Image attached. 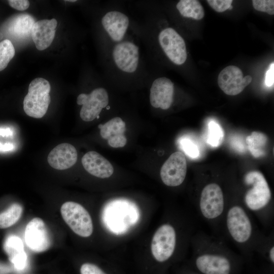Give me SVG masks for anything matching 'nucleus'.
<instances>
[{"mask_svg":"<svg viewBox=\"0 0 274 274\" xmlns=\"http://www.w3.org/2000/svg\"><path fill=\"white\" fill-rule=\"evenodd\" d=\"M57 25L55 18L43 19L35 23L31 36L38 50H44L50 46L55 37Z\"/></svg>","mask_w":274,"mask_h":274,"instance_id":"a211bd4d","label":"nucleus"},{"mask_svg":"<svg viewBox=\"0 0 274 274\" xmlns=\"http://www.w3.org/2000/svg\"><path fill=\"white\" fill-rule=\"evenodd\" d=\"M14 147L12 144H4L0 146V151H8L12 150L14 149Z\"/></svg>","mask_w":274,"mask_h":274,"instance_id":"f704fd0d","label":"nucleus"},{"mask_svg":"<svg viewBox=\"0 0 274 274\" xmlns=\"http://www.w3.org/2000/svg\"><path fill=\"white\" fill-rule=\"evenodd\" d=\"M232 0H208L209 6L215 11L223 12L229 9L231 6Z\"/></svg>","mask_w":274,"mask_h":274,"instance_id":"c85d7f7f","label":"nucleus"},{"mask_svg":"<svg viewBox=\"0 0 274 274\" xmlns=\"http://www.w3.org/2000/svg\"><path fill=\"white\" fill-rule=\"evenodd\" d=\"M200 214L209 221L219 219L225 211L223 192L220 186L215 183L206 185L202 189L199 202Z\"/></svg>","mask_w":274,"mask_h":274,"instance_id":"1a4fd4ad","label":"nucleus"},{"mask_svg":"<svg viewBox=\"0 0 274 274\" xmlns=\"http://www.w3.org/2000/svg\"><path fill=\"white\" fill-rule=\"evenodd\" d=\"M274 64L271 63L267 70L265 80V83L266 86L271 87L273 85L274 81Z\"/></svg>","mask_w":274,"mask_h":274,"instance_id":"2f4dec72","label":"nucleus"},{"mask_svg":"<svg viewBox=\"0 0 274 274\" xmlns=\"http://www.w3.org/2000/svg\"><path fill=\"white\" fill-rule=\"evenodd\" d=\"M122 4L121 1L108 2L99 14L98 27L101 54L116 44L136 37L135 20L123 9Z\"/></svg>","mask_w":274,"mask_h":274,"instance_id":"f03ea898","label":"nucleus"},{"mask_svg":"<svg viewBox=\"0 0 274 274\" xmlns=\"http://www.w3.org/2000/svg\"><path fill=\"white\" fill-rule=\"evenodd\" d=\"M252 80L250 75L243 76L242 70L237 66L229 65L219 73L218 84L226 94L236 95L241 93Z\"/></svg>","mask_w":274,"mask_h":274,"instance_id":"ddd939ff","label":"nucleus"},{"mask_svg":"<svg viewBox=\"0 0 274 274\" xmlns=\"http://www.w3.org/2000/svg\"><path fill=\"white\" fill-rule=\"evenodd\" d=\"M62 217L77 235L87 237L93 232V223L88 211L80 204L67 201L61 207Z\"/></svg>","mask_w":274,"mask_h":274,"instance_id":"6e6552de","label":"nucleus"},{"mask_svg":"<svg viewBox=\"0 0 274 274\" xmlns=\"http://www.w3.org/2000/svg\"><path fill=\"white\" fill-rule=\"evenodd\" d=\"M76 149L71 144L62 143L58 145L49 153L47 161L53 168L64 170L71 167L77 160Z\"/></svg>","mask_w":274,"mask_h":274,"instance_id":"f3484780","label":"nucleus"},{"mask_svg":"<svg viewBox=\"0 0 274 274\" xmlns=\"http://www.w3.org/2000/svg\"><path fill=\"white\" fill-rule=\"evenodd\" d=\"M81 274H106L95 264L86 263L83 264L80 268Z\"/></svg>","mask_w":274,"mask_h":274,"instance_id":"c756f323","label":"nucleus"},{"mask_svg":"<svg viewBox=\"0 0 274 274\" xmlns=\"http://www.w3.org/2000/svg\"><path fill=\"white\" fill-rule=\"evenodd\" d=\"M15 52L14 47L10 40L5 39L0 42V71L6 68L14 57Z\"/></svg>","mask_w":274,"mask_h":274,"instance_id":"a878e982","label":"nucleus"},{"mask_svg":"<svg viewBox=\"0 0 274 274\" xmlns=\"http://www.w3.org/2000/svg\"><path fill=\"white\" fill-rule=\"evenodd\" d=\"M231 145L236 151L243 152L245 150V146L244 143L242 140L239 138L234 137L231 140Z\"/></svg>","mask_w":274,"mask_h":274,"instance_id":"473e14b6","label":"nucleus"},{"mask_svg":"<svg viewBox=\"0 0 274 274\" xmlns=\"http://www.w3.org/2000/svg\"><path fill=\"white\" fill-rule=\"evenodd\" d=\"M187 173V161L180 151L173 153L165 161L160 169V177L166 186L175 187L184 181Z\"/></svg>","mask_w":274,"mask_h":274,"instance_id":"f8f14e48","label":"nucleus"},{"mask_svg":"<svg viewBox=\"0 0 274 274\" xmlns=\"http://www.w3.org/2000/svg\"><path fill=\"white\" fill-rule=\"evenodd\" d=\"M8 3L12 8L19 11L26 10L30 5L27 0H9Z\"/></svg>","mask_w":274,"mask_h":274,"instance_id":"7c9ffc66","label":"nucleus"},{"mask_svg":"<svg viewBox=\"0 0 274 274\" xmlns=\"http://www.w3.org/2000/svg\"><path fill=\"white\" fill-rule=\"evenodd\" d=\"M175 8L183 18L199 20L204 16L203 7L197 0H180L176 4Z\"/></svg>","mask_w":274,"mask_h":274,"instance_id":"4be33fe9","label":"nucleus"},{"mask_svg":"<svg viewBox=\"0 0 274 274\" xmlns=\"http://www.w3.org/2000/svg\"><path fill=\"white\" fill-rule=\"evenodd\" d=\"M98 128L100 135L108 140L111 147L122 148L126 144L127 139L124 134L126 125L121 118L115 117L104 124H99Z\"/></svg>","mask_w":274,"mask_h":274,"instance_id":"dca6fc26","label":"nucleus"},{"mask_svg":"<svg viewBox=\"0 0 274 274\" xmlns=\"http://www.w3.org/2000/svg\"><path fill=\"white\" fill-rule=\"evenodd\" d=\"M105 83L95 87L88 93H81L77 96V104L82 106L80 116L83 121L89 122L98 119L104 109H110V96Z\"/></svg>","mask_w":274,"mask_h":274,"instance_id":"423d86ee","label":"nucleus"},{"mask_svg":"<svg viewBox=\"0 0 274 274\" xmlns=\"http://www.w3.org/2000/svg\"><path fill=\"white\" fill-rule=\"evenodd\" d=\"M149 102L154 109L167 110L172 106L175 94V84L165 77H156L153 74L148 85Z\"/></svg>","mask_w":274,"mask_h":274,"instance_id":"9d476101","label":"nucleus"},{"mask_svg":"<svg viewBox=\"0 0 274 274\" xmlns=\"http://www.w3.org/2000/svg\"><path fill=\"white\" fill-rule=\"evenodd\" d=\"M12 270L10 266L0 263V274H9Z\"/></svg>","mask_w":274,"mask_h":274,"instance_id":"72a5a7b5","label":"nucleus"},{"mask_svg":"<svg viewBox=\"0 0 274 274\" xmlns=\"http://www.w3.org/2000/svg\"><path fill=\"white\" fill-rule=\"evenodd\" d=\"M177 234L175 228L169 224L160 226L155 232L151 242V252L154 258L162 262L173 254L176 245Z\"/></svg>","mask_w":274,"mask_h":274,"instance_id":"9b49d317","label":"nucleus"},{"mask_svg":"<svg viewBox=\"0 0 274 274\" xmlns=\"http://www.w3.org/2000/svg\"><path fill=\"white\" fill-rule=\"evenodd\" d=\"M82 163L87 172L98 178H109L114 172L111 163L95 151L86 153L82 158Z\"/></svg>","mask_w":274,"mask_h":274,"instance_id":"6ab92c4d","label":"nucleus"},{"mask_svg":"<svg viewBox=\"0 0 274 274\" xmlns=\"http://www.w3.org/2000/svg\"><path fill=\"white\" fill-rule=\"evenodd\" d=\"M23 209L21 205L12 204L6 211L0 213V228L5 229L15 224L20 219Z\"/></svg>","mask_w":274,"mask_h":274,"instance_id":"b1692460","label":"nucleus"},{"mask_svg":"<svg viewBox=\"0 0 274 274\" xmlns=\"http://www.w3.org/2000/svg\"><path fill=\"white\" fill-rule=\"evenodd\" d=\"M252 5L257 11L265 12L269 15L274 14V1L273 0H253Z\"/></svg>","mask_w":274,"mask_h":274,"instance_id":"cd10ccee","label":"nucleus"},{"mask_svg":"<svg viewBox=\"0 0 274 274\" xmlns=\"http://www.w3.org/2000/svg\"><path fill=\"white\" fill-rule=\"evenodd\" d=\"M34 18L27 14L15 16L8 23V31L15 38L24 39L31 35Z\"/></svg>","mask_w":274,"mask_h":274,"instance_id":"aec40b11","label":"nucleus"},{"mask_svg":"<svg viewBox=\"0 0 274 274\" xmlns=\"http://www.w3.org/2000/svg\"><path fill=\"white\" fill-rule=\"evenodd\" d=\"M102 56L104 79L110 86L133 88L148 85L153 73L136 37L112 46Z\"/></svg>","mask_w":274,"mask_h":274,"instance_id":"f257e3e1","label":"nucleus"},{"mask_svg":"<svg viewBox=\"0 0 274 274\" xmlns=\"http://www.w3.org/2000/svg\"><path fill=\"white\" fill-rule=\"evenodd\" d=\"M6 249L10 260L18 270H23L27 264V257L24 251L22 240L17 236L10 237L6 243Z\"/></svg>","mask_w":274,"mask_h":274,"instance_id":"412c9836","label":"nucleus"},{"mask_svg":"<svg viewBox=\"0 0 274 274\" xmlns=\"http://www.w3.org/2000/svg\"><path fill=\"white\" fill-rule=\"evenodd\" d=\"M267 141V136L264 133L259 131H253L250 135L246 138L248 149L255 158L265 155Z\"/></svg>","mask_w":274,"mask_h":274,"instance_id":"5701e85b","label":"nucleus"},{"mask_svg":"<svg viewBox=\"0 0 274 274\" xmlns=\"http://www.w3.org/2000/svg\"><path fill=\"white\" fill-rule=\"evenodd\" d=\"M203 252L195 260L196 266L199 271L204 274L230 273L231 266L227 257L213 250Z\"/></svg>","mask_w":274,"mask_h":274,"instance_id":"2eb2a0df","label":"nucleus"},{"mask_svg":"<svg viewBox=\"0 0 274 274\" xmlns=\"http://www.w3.org/2000/svg\"><path fill=\"white\" fill-rule=\"evenodd\" d=\"M140 211L134 203L125 199L115 200L108 203L102 214L105 227L112 233L120 235L126 233L140 218Z\"/></svg>","mask_w":274,"mask_h":274,"instance_id":"7ed1b4c3","label":"nucleus"},{"mask_svg":"<svg viewBox=\"0 0 274 274\" xmlns=\"http://www.w3.org/2000/svg\"><path fill=\"white\" fill-rule=\"evenodd\" d=\"M268 256L270 261L274 262V246L271 245L268 250Z\"/></svg>","mask_w":274,"mask_h":274,"instance_id":"c9c22d12","label":"nucleus"},{"mask_svg":"<svg viewBox=\"0 0 274 274\" xmlns=\"http://www.w3.org/2000/svg\"><path fill=\"white\" fill-rule=\"evenodd\" d=\"M50 90L49 82L44 78H37L30 83L23 100V109L28 116L39 119L46 114L51 101Z\"/></svg>","mask_w":274,"mask_h":274,"instance_id":"39448f33","label":"nucleus"},{"mask_svg":"<svg viewBox=\"0 0 274 274\" xmlns=\"http://www.w3.org/2000/svg\"><path fill=\"white\" fill-rule=\"evenodd\" d=\"M182 149L189 157L196 158L199 155L198 147L192 140L188 138H182L179 141Z\"/></svg>","mask_w":274,"mask_h":274,"instance_id":"bb28decb","label":"nucleus"},{"mask_svg":"<svg viewBox=\"0 0 274 274\" xmlns=\"http://www.w3.org/2000/svg\"><path fill=\"white\" fill-rule=\"evenodd\" d=\"M12 133V131L9 128L2 129L0 130V135H11Z\"/></svg>","mask_w":274,"mask_h":274,"instance_id":"e433bc0d","label":"nucleus"},{"mask_svg":"<svg viewBox=\"0 0 274 274\" xmlns=\"http://www.w3.org/2000/svg\"><path fill=\"white\" fill-rule=\"evenodd\" d=\"M244 181L250 187L244 196L248 210L255 213L263 211L271 198V190L263 175L259 171H251L245 176Z\"/></svg>","mask_w":274,"mask_h":274,"instance_id":"20e7f679","label":"nucleus"},{"mask_svg":"<svg viewBox=\"0 0 274 274\" xmlns=\"http://www.w3.org/2000/svg\"><path fill=\"white\" fill-rule=\"evenodd\" d=\"M232 8V6H230V7L228 9L231 10Z\"/></svg>","mask_w":274,"mask_h":274,"instance_id":"4c0bfd02","label":"nucleus"},{"mask_svg":"<svg viewBox=\"0 0 274 274\" xmlns=\"http://www.w3.org/2000/svg\"><path fill=\"white\" fill-rule=\"evenodd\" d=\"M207 142L213 147H218L224 138V131L221 126L214 121L208 123Z\"/></svg>","mask_w":274,"mask_h":274,"instance_id":"393cba45","label":"nucleus"},{"mask_svg":"<svg viewBox=\"0 0 274 274\" xmlns=\"http://www.w3.org/2000/svg\"><path fill=\"white\" fill-rule=\"evenodd\" d=\"M24 237L27 247L35 252H44L51 246L48 230L44 221L40 218H34L28 223Z\"/></svg>","mask_w":274,"mask_h":274,"instance_id":"4468645a","label":"nucleus"},{"mask_svg":"<svg viewBox=\"0 0 274 274\" xmlns=\"http://www.w3.org/2000/svg\"><path fill=\"white\" fill-rule=\"evenodd\" d=\"M225 223L228 234L236 243L245 245L251 239L252 221L247 210L241 206L234 204L227 210Z\"/></svg>","mask_w":274,"mask_h":274,"instance_id":"0eeeda50","label":"nucleus"}]
</instances>
